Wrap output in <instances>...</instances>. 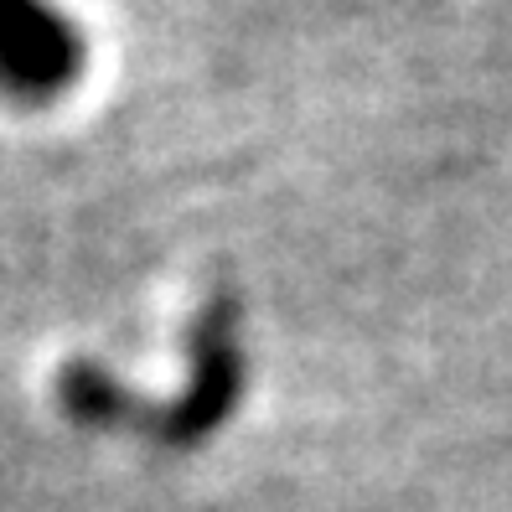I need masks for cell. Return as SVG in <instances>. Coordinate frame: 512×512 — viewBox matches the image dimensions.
Masks as SVG:
<instances>
[{"label":"cell","mask_w":512,"mask_h":512,"mask_svg":"<svg viewBox=\"0 0 512 512\" xmlns=\"http://www.w3.org/2000/svg\"><path fill=\"white\" fill-rule=\"evenodd\" d=\"M83 73V37L52 0H0V94L47 104Z\"/></svg>","instance_id":"6da1fadb"},{"label":"cell","mask_w":512,"mask_h":512,"mask_svg":"<svg viewBox=\"0 0 512 512\" xmlns=\"http://www.w3.org/2000/svg\"><path fill=\"white\" fill-rule=\"evenodd\" d=\"M192 347H197V373H192L187 399L171 414L166 440H202L207 430H218L238 404V388H244V347H238L233 295H218L213 306L202 311V321L192 331Z\"/></svg>","instance_id":"7a4b0ae2"}]
</instances>
